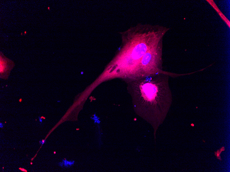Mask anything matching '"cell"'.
<instances>
[{"label":"cell","instance_id":"obj_1","mask_svg":"<svg viewBox=\"0 0 230 172\" xmlns=\"http://www.w3.org/2000/svg\"><path fill=\"white\" fill-rule=\"evenodd\" d=\"M170 29L162 25L140 23L121 32L120 50L102 74V81L120 78L127 83L131 81L143 56L163 40Z\"/></svg>","mask_w":230,"mask_h":172},{"label":"cell","instance_id":"obj_2","mask_svg":"<svg viewBox=\"0 0 230 172\" xmlns=\"http://www.w3.org/2000/svg\"><path fill=\"white\" fill-rule=\"evenodd\" d=\"M170 77L159 74L127 83L135 112L155 130L164 122L172 105Z\"/></svg>","mask_w":230,"mask_h":172},{"label":"cell","instance_id":"obj_3","mask_svg":"<svg viewBox=\"0 0 230 172\" xmlns=\"http://www.w3.org/2000/svg\"><path fill=\"white\" fill-rule=\"evenodd\" d=\"M163 40H162L145 54L137 66L131 81L159 74H168L174 78L194 74L193 72L178 74L164 71L163 70Z\"/></svg>","mask_w":230,"mask_h":172},{"label":"cell","instance_id":"obj_4","mask_svg":"<svg viewBox=\"0 0 230 172\" xmlns=\"http://www.w3.org/2000/svg\"><path fill=\"white\" fill-rule=\"evenodd\" d=\"M207 2L211 5L213 8L218 13L220 17L222 19V20H223L226 24L229 27V28H230V21L226 17L225 15L223 14V13L222 12V11L220 10V9L218 7L217 5H216V4L212 0H207L206 1Z\"/></svg>","mask_w":230,"mask_h":172},{"label":"cell","instance_id":"obj_5","mask_svg":"<svg viewBox=\"0 0 230 172\" xmlns=\"http://www.w3.org/2000/svg\"><path fill=\"white\" fill-rule=\"evenodd\" d=\"M74 161H67L66 160H63V161L61 163L59 164V165L60 166H64L66 167H68L69 166L73 165L74 164Z\"/></svg>","mask_w":230,"mask_h":172},{"label":"cell","instance_id":"obj_6","mask_svg":"<svg viewBox=\"0 0 230 172\" xmlns=\"http://www.w3.org/2000/svg\"><path fill=\"white\" fill-rule=\"evenodd\" d=\"M19 169L20 170H21V171H23L27 172V171H26V170H25L24 169L21 168H20Z\"/></svg>","mask_w":230,"mask_h":172},{"label":"cell","instance_id":"obj_7","mask_svg":"<svg viewBox=\"0 0 230 172\" xmlns=\"http://www.w3.org/2000/svg\"><path fill=\"white\" fill-rule=\"evenodd\" d=\"M0 127H1V128H3V124H2L1 123V124H0Z\"/></svg>","mask_w":230,"mask_h":172},{"label":"cell","instance_id":"obj_8","mask_svg":"<svg viewBox=\"0 0 230 172\" xmlns=\"http://www.w3.org/2000/svg\"><path fill=\"white\" fill-rule=\"evenodd\" d=\"M39 119H40V121L41 122H42V119L41 118L40 119V118H39Z\"/></svg>","mask_w":230,"mask_h":172}]
</instances>
